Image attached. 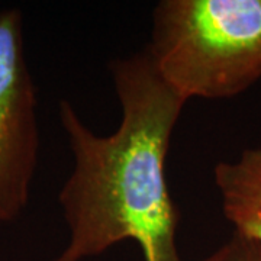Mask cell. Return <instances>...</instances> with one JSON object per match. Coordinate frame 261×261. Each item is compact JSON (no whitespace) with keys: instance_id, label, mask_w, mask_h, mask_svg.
<instances>
[{"instance_id":"6da1fadb","label":"cell","mask_w":261,"mask_h":261,"mask_svg":"<svg viewBox=\"0 0 261 261\" xmlns=\"http://www.w3.org/2000/svg\"><path fill=\"white\" fill-rule=\"evenodd\" d=\"M108 67L121 105L116 130L99 135L70 100L58 105L73 168L58 193L68 238L51 261H87L123 241L137 244L144 261H185L166 163L187 102L160 77L145 49Z\"/></svg>"},{"instance_id":"7a4b0ae2","label":"cell","mask_w":261,"mask_h":261,"mask_svg":"<svg viewBox=\"0 0 261 261\" xmlns=\"http://www.w3.org/2000/svg\"><path fill=\"white\" fill-rule=\"evenodd\" d=\"M145 51L186 102L240 96L261 79V0H161Z\"/></svg>"},{"instance_id":"3957f363","label":"cell","mask_w":261,"mask_h":261,"mask_svg":"<svg viewBox=\"0 0 261 261\" xmlns=\"http://www.w3.org/2000/svg\"><path fill=\"white\" fill-rule=\"evenodd\" d=\"M23 15L0 9V226L25 212L39 159L38 96Z\"/></svg>"},{"instance_id":"277c9868","label":"cell","mask_w":261,"mask_h":261,"mask_svg":"<svg viewBox=\"0 0 261 261\" xmlns=\"http://www.w3.org/2000/svg\"><path fill=\"white\" fill-rule=\"evenodd\" d=\"M214 181L232 232L261 244V145L219 161L214 167Z\"/></svg>"},{"instance_id":"5b68a950","label":"cell","mask_w":261,"mask_h":261,"mask_svg":"<svg viewBox=\"0 0 261 261\" xmlns=\"http://www.w3.org/2000/svg\"><path fill=\"white\" fill-rule=\"evenodd\" d=\"M199 261H261V244L232 232L228 241Z\"/></svg>"}]
</instances>
